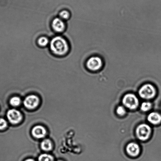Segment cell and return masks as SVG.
Instances as JSON below:
<instances>
[{
  "instance_id": "obj_7",
  "label": "cell",
  "mask_w": 161,
  "mask_h": 161,
  "mask_svg": "<svg viewBox=\"0 0 161 161\" xmlns=\"http://www.w3.org/2000/svg\"><path fill=\"white\" fill-rule=\"evenodd\" d=\"M7 116L9 121L13 124L19 123L22 119L21 114L18 111L15 109L9 110L8 112Z\"/></svg>"
},
{
  "instance_id": "obj_18",
  "label": "cell",
  "mask_w": 161,
  "mask_h": 161,
  "mask_svg": "<svg viewBox=\"0 0 161 161\" xmlns=\"http://www.w3.org/2000/svg\"><path fill=\"white\" fill-rule=\"evenodd\" d=\"M117 113L118 115L123 116L126 114V111L125 109L123 106H119L116 110Z\"/></svg>"
},
{
  "instance_id": "obj_5",
  "label": "cell",
  "mask_w": 161,
  "mask_h": 161,
  "mask_svg": "<svg viewBox=\"0 0 161 161\" xmlns=\"http://www.w3.org/2000/svg\"><path fill=\"white\" fill-rule=\"evenodd\" d=\"M151 133V128L148 125L142 124L137 128L136 134L140 140L145 141L148 139Z\"/></svg>"
},
{
  "instance_id": "obj_21",
  "label": "cell",
  "mask_w": 161,
  "mask_h": 161,
  "mask_svg": "<svg viewBox=\"0 0 161 161\" xmlns=\"http://www.w3.org/2000/svg\"></svg>"
},
{
  "instance_id": "obj_20",
  "label": "cell",
  "mask_w": 161,
  "mask_h": 161,
  "mask_svg": "<svg viewBox=\"0 0 161 161\" xmlns=\"http://www.w3.org/2000/svg\"><path fill=\"white\" fill-rule=\"evenodd\" d=\"M25 161H34V160H33L32 159H27V160H26Z\"/></svg>"
},
{
  "instance_id": "obj_17",
  "label": "cell",
  "mask_w": 161,
  "mask_h": 161,
  "mask_svg": "<svg viewBox=\"0 0 161 161\" xmlns=\"http://www.w3.org/2000/svg\"><path fill=\"white\" fill-rule=\"evenodd\" d=\"M21 99L18 97H14L10 100V103L12 105L16 106L19 105L21 103Z\"/></svg>"
},
{
  "instance_id": "obj_15",
  "label": "cell",
  "mask_w": 161,
  "mask_h": 161,
  "mask_svg": "<svg viewBox=\"0 0 161 161\" xmlns=\"http://www.w3.org/2000/svg\"><path fill=\"white\" fill-rule=\"evenodd\" d=\"M39 161H53V157L50 155L43 154L39 158Z\"/></svg>"
},
{
  "instance_id": "obj_16",
  "label": "cell",
  "mask_w": 161,
  "mask_h": 161,
  "mask_svg": "<svg viewBox=\"0 0 161 161\" xmlns=\"http://www.w3.org/2000/svg\"><path fill=\"white\" fill-rule=\"evenodd\" d=\"M152 104L149 102H144L141 105V109L144 112L147 111L151 108Z\"/></svg>"
},
{
  "instance_id": "obj_12",
  "label": "cell",
  "mask_w": 161,
  "mask_h": 161,
  "mask_svg": "<svg viewBox=\"0 0 161 161\" xmlns=\"http://www.w3.org/2000/svg\"><path fill=\"white\" fill-rule=\"evenodd\" d=\"M50 41L49 39L45 36H42L39 38L37 43L38 45L42 47H45L49 44Z\"/></svg>"
},
{
  "instance_id": "obj_9",
  "label": "cell",
  "mask_w": 161,
  "mask_h": 161,
  "mask_svg": "<svg viewBox=\"0 0 161 161\" xmlns=\"http://www.w3.org/2000/svg\"><path fill=\"white\" fill-rule=\"evenodd\" d=\"M126 149L128 154L132 156L138 155L140 151L139 145L134 142L129 143L126 147Z\"/></svg>"
},
{
  "instance_id": "obj_14",
  "label": "cell",
  "mask_w": 161,
  "mask_h": 161,
  "mask_svg": "<svg viewBox=\"0 0 161 161\" xmlns=\"http://www.w3.org/2000/svg\"><path fill=\"white\" fill-rule=\"evenodd\" d=\"M59 18L63 20L64 21L68 20L71 17V15L69 12L66 10H64L62 11L61 12L59 13Z\"/></svg>"
},
{
  "instance_id": "obj_6",
  "label": "cell",
  "mask_w": 161,
  "mask_h": 161,
  "mask_svg": "<svg viewBox=\"0 0 161 161\" xmlns=\"http://www.w3.org/2000/svg\"><path fill=\"white\" fill-rule=\"evenodd\" d=\"M51 26L53 31L58 33H62L65 31L66 25L64 21L58 18H56L53 19Z\"/></svg>"
},
{
  "instance_id": "obj_3",
  "label": "cell",
  "mask_w": 161,
  "mask_h": 161,
  "mask_svg": "<svg viewBox=\"0 0 161 161\" xmlns=\"http://www.w3.org/2000/svg\"><path fill=\"white\" fill-rule=\"evenodd\" d=\"M156 89L151 84H147L143 85L139 90V93L142 98L150 99L155 95Z\"/></svg>"
},
{
  "instance_id": "obj_10",
  "label": "cell",
  "mask_w": 161,
  "mask_h": 161,
  "mask_svg": "<svg viewBox=\"0 0 161 161\" xmlns=\"http://www.w3.org/2000/svg\"><path fill=\"white\" fill-rule=\"evenodd\" d=\"M46 133V131L43 126H37L34 127L32 130V134L37 138L43 137Z\"/></svg>"
},
{
  "instance_id": "obj_2",
  "label": "cell",
  "mask_w": 161,
  "mask_h": 161,
  "mask_svg": "<svg viewBox=\"0 0 161 161\" xmlns=\"http://www.w3.org/2000/svg\"><path fill=\"white\" fill-rule=\"evenodd\" d=\"M103 65L102 59L97 56L90 58L86 62V66L87 69L92 72L99 71L102 68Z\"/></svg>"
},
{
  "instance_id": "obj_4",
  "label": "cell",
  "mask_w": 161,
  "mask_h": 161,
  "mask_svg": "<svg viewBox=\"0 0 161 161\" xmlns=\"http://www.w3.org/2000/svg\"><path fill=\"white\" fill-rule=\"evenodd\" d=\"M123 103L126 107L131 110L136 108L139 105V100L137 97L132 94H127L124 97Z\"/></svg>"
},
{
  "instance_id": "obj_8",
  "label": "cell",
  "mask_w": 161,
  "mask_h": 161,
  "mask_svg": "<svg viewBox=\"0 0 161 161\" xmlns=\"http://www.w3.org/2000/svg\"><path fill=\"white\" fill-rule=\"evenodd\" d=\"M39 103V99L35 95H30L25 100L24 104L26 108L33 109L36 107Z\"/></svg>"
},
{
  "instance_id": "obj_1",
  "label": "cell",
  "mask_w": 161,
  "mask_h": 161,
  "mask_svg": "<svg viewBox=\"0 0 161 161\" xmlns=\"http://www.w3.org/2000/svg\"><path fill=\"white\" fill-rule=\"evenodd\" d=\"M49 46L51 52L58 57H63L69 52V43L64 37L61 36H56L52 39Z\"/></svg>"
},
{
  "instance_id": "obj_19",
  "label": "cell",
  "mask_w": 161,
  "mask_h": 161,
  "mask_svg": "<svg viewBox=\"0 0 161 161\" xmlns=\"http://www.w3.org/2000/svg\"><path fill=\"white\" fill-rule=\"evenodd\" d=\"M7 123L5 120L0 118V130H3L7 127Z\"/></svg>"
},
{
  "instance_id": "obj_11",
  "label": "cell",
  "mask_w": 161,
  "mask_h": 161,
  "mask_svg": "<svg viewBox=\"0 0 161 161\" xmlns=\"http://www.w3.org/2000/svg\"><path fill=\"white\" fill-rule=\"evenodd\" d=\"M148 120L153 124H158L161 121V115L156 112H152L148 116Z\"/></svg>"
},
{
  "instance_id": "obj_13",
  "label": "cell",
  "mask_w": 161,
  "mask_h": 161,
  "mask_svg": "<svg viewBox=\"0 0 161 161\" xmlns=\"http://www.w3.org/2000/svg\"><path fill=\"white\" fill-rule=\"evenodd\" d=\"M41 147L45 151H48L51 150L52 145L51 141L48 140H45L42 142L41 143Z\"/></svg>"
}]
</instances>
